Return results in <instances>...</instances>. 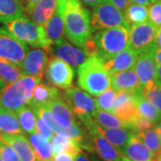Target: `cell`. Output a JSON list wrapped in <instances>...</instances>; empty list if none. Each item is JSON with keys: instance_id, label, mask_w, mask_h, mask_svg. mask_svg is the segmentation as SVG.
<instances>
[{"instance_id": "6da1fadb", "label": "cell", "mask_w": 161, "mask_h": 161, "mask_svg": "<svg viewBox=\"0 0 161 161\" xmlns=\"http://www.w3.org/2000/svg\"><path fill=\"white\" fill-rule=\"evenodd\" d=\"M57 9L63 17L66 39L76 47L83 48L94 32L90 12L82 7L80 0H58Z\"/></svg>"}, {"instance_id": "7a4b0ae2", "label": "cell", "mask_w": 161, "mask_h": 161, "mask_svg": "<svg viewBox=\"0 0 161 161\" xmlns=\"http://www.w3.org/2000/svg\"><path fill=\"white\" fill-rule=\"evenodd\" d=\"M78 85L90 95L98 96L111 85V76L97 56H91L78 66Z\"/></svg>"}, {"instance_id": "3957f363", "label": "cell", "mask_w": 161, "mask_h": 161, "mask_svg": "<svg viewBox=\"0 0 161 161\" xmlns=\"http://www.w3.org/2000/svg\"><path fill=\"white\" fill-rule=\"evenodd\" d=\"M40 81L38 77L24 75L16 81L6 85L0 92V107L16 112L28 103L36 84Z\"/></svg>"}, {"instance_id": "277c9868", "label": "cell", "mask_w": 161, "mask_h": 161, "mask_svg": "<svg viewBox=\"0 0 161 161\" xmlns=\"http://www.w3.org/2000/svg\"><path fill=\"white\" fill-rule=\"evenodd\" d=\"M92 39L96 56L104 61L129 47V30L123 27L99 30Z\"/></svg>"}, {"instance_id": "5b68a950", "label": "cell", "mask_w": 161, "mask_h": 161, "mask_svg": "<svg viewBox=\"0 0 161 161\" xmlns=\"http://www.w3.org/2000/svg\"><path fill=\"white\" fill-rule=\"evenodd\" d=\"M91 23L94 31L114 27H123L130 31L131 27L124 13L106 0H101L98 5L93 6Z\"/></svg>"}, {"instance_id": "8992f818", "label": "cell", "mask_w": 161, "mask_h": 161, "mask_svg": "<svg viewBox=\"0 0 161 161\" xmlns=\"http://www.w3.org/2000/svg\"><path fill=\"white\" fill-rule=\"evenodd\" d=\"M5 25L12 34L24 44L37 48H45L42 26L35 23L31 19L22 15Z\"/></svg>"}, {"instance_id": "52a82bcc", "label": "cell", "mask_w": 161, "mask_h": 161, "mask_svg": "<svg viewBox=\"0 0 161 161\" xmlns=\"http://www.w3.org/2000/svg\"><path fill=\"white\" fill-rule=\"evenodd\" d=\"M62 97L69 106L73 114H75L82 124L93 117L97 111L94 99L89 93L77 87L71 86L64 90Z\"/></svg>"}, {"instance_id": "ba28073f", "label": "cell", "mask_w": 161, "mask_h": 161, "mask_svg": "<svg viewBox=\"0 0 161 161\" xmlns=\"http://www.w3.org/2000/svg\"><path fill=\"white\" fill-rule=\"evenodd\" d=\"M158 27L150 21L133 24L129 31V47L137 54L154 52Z\"/></svg>"}, {"instance_id": "9c48e42d", "label": "cell", "mask_w": 161, "mask_h": 161, "mask_svg": "<svg viewBox=\"0 0 161 161\" xmlns=\"http://www.w3.org/2000/svg\"><path fill=\"white\" fill-rule=\"evenodd\" d=\"M45 74L48 83L61 90L70 88L75 79V71L72 66L58 58H51L48 60Z\"/></svg>"}, {"instance_id": "30bf717a", "label": "cell", "mask_w": 161, "mask_h": 161, "mask_svg": "<svg viewBox=\"0 0 161 161\" xmlns=\"http://www.w3.org/2000/svg\"><path fill=\"white\" fill-rule=\"evenodd\" d=\"M29 47L15 38L6 27H0V58L21 65Z\"/></svg>"}, {"instance_id": "8fae6325", "label": "cell", "mask_w": 161, "mask_h": 161, "mask_svg": "<svg viewBox=\"0 0 161 161\" xmlns=\"http://www.w3.org/2000/svg\"><path fill=\"white\" fill-rule=\"evenodd\" d=\"M112 114L125 123L128 128L131 129L133 121L140 115L133 93L124 91L116 92L112 108Z\"/></svg>"}, {"instance_id": "7c38bea8", "label": "cell", "mask_w": 161, "mask_h": 161, "mask_svg": "<svg viewBox=\"0 0 161 161\" xmlns=\"http://www.w3.org/2000/svg\"><path fill=\"white\" fill-rule=\"evenodd\" d=\"M47 53L50 58L62 59L73 67H78L87 58L83 50L70 44L64 38L55 41L47 50Z\"/></svg>"}, {"instance_id": "4fadbf2b", "label": "cell", "mask_w": 161, "mask_h": 161, "mask_svg": "<svg viewBox=\"0 0 161 161\" xmlns=\"http://www.w3.org/2000/svg\"><path fill=\"white\" fill-rule=\"evenodd\" d=\"M48 62V53L43 48H35L27 52L20 65L23 76H34L42 80Z\"/></svg>"}, {"instance_id": "5bb4252c", "label": "cell", "mask_w": 161, "mask_h": 161, "mask_svg": "<svg viewBox=\"0 0 161 161\" xmlns=\"http://www.w3.org/2000/svg\"><path fill=\"white\" fill-rule=\"evenodd\" d=\"M138 58V54L130 47L122 50L115 56L102 61L106 70L109 75L132 69Z\"/></svg>"}, {"instance_id": "9a60e30c", "label": "cell", "mask_w": 161, "mask_h": 161, "mask_svg": "<svg viewBox=\"0 0 161 161\" xmlns=\"http://www.w3.org/2000/svg\"><path fill=\"white\" fill-rule=\"evenodd\" d=\"M88 131L92 133L94 131L100 133L103 137L107 139L110 143L113 144L117 149L122 150L125 146L127 142L133 133L131 129L125 127H116V128H106L100 126L97 122L88 128ZM122 152V151H121Z\"/></svg>"}, {"instance_id": "2e32d148", "label": "cell", "mask_w": 161, "mask_h": 161, "mask_svg": "<svg viewBox=\"0 0 161 161\" xmlns=\"http://www.w3.org/2000/svg\"><path fill=\"white\" fill-rule=\"evenodd\" d=\"M133 67L142 86L154 81L157 72V63L154 59L153 52L139 54Z\"/></svg>"}, {"instance_id": "e0dca14e", "label": "cell", "mask_w": 161, "mask_h": 161, "mask_svg": "<svg viewBox=\"0 0 161 161\" xmlns=\"http://www.w3.org/2000/svg\"><path fill=\"white\" fill-rule=\"evenodd\" d=\"M2 139L14 148L21 161H37V156L29 140L23 133H0Z\"/></svg>"}, {"instance_id": "ac0fdd59", "label": "cell", "mask_w": 161, "mask_h": 161, "mask_svg": "<svg viewBox=\"0 0 161 161\" xmlns=\"http://www.w3.org/2000/svg\"><path fill=\"white\" fill-rule=\"evenodd\" d=\"M58 0H39L24 8L26 14L38 25H44L51 18L57 8Z\"/></svg>"}, {"instance_id": "d6986e66", "label": "cell", "mask_w": 161, "mask_h": 161, "mask_svg": "<svg viewBox=\"0 0 161 161\" xmlns=\"http://www.w3.org/2000/svg\"><path fill=\"white\" fill-rule=\"evenodd\" d=\"M41 26H42L43 40H44V46H45L44 49L47 52L52 44L55 41L63 38L64 33L63 17L57 8L51 18L47 22L46 24L41 25Z\"/></svg>"}, {"instance_id": "ffe728a7", "label": "cell", "mask_w": 161, "mask_h": 161, "mask_svg": "<svg viewBox=\"0 0 161 161\" xmlns=\"http://www.w3.org/2000/svg\"><path fill=\"white\" fill-rule=\"evenodd\" d=\"M121 151L124 156L132 161H154L156 158V156L134 132Z\"/></svg>"}, {"instance_id": "44dd1931", "label": "cell", "mask_w": 161, "mask_h": 161, "mask_svg": "<svg viewBox=\"0 0 161 161\" xmlns=\"http://www.w3.org/2000/svg\"><path fill=\"white\" fill-rule=\"evenodd\" d=\"M61 95L58 88L47 85L44 83H38L36 84L31 98H30L27 105L32 110L38 109L40 108H46L48 104L54 99H56Z\"/></svg>"}, {"instance_id": "7402d4cb", "label": "cell", "mask_w": 161, "mask_h": 161, "mask_svg": "<svg viewBox=\"0 0 161 161\" xmlns=\"http://www.w3.org/2000/svg\"><path fill=\"white\" fill-rule=\"evenodd\" d=\"M111 85L115 92H135L142 86L135 71L133 69L125 70L110 75Z\"/></svg>"}, {"instance_id": "603a6c76", "label": "cell", "mask_w": 161, "mask_h": 161, "mask_svg": "<svg viewBox=\"0 0 161 161\" xmlns=\"http://www.w3.org/2000/svg\"><path fill=\"white\" fill-rule=\"evenodd\" d=\"M45 108L51 112L58 125L63 128H67L75 123L73 112L62 97V94L51 101Z\"/></svg>"}, {"instance_id": "cb8c5ba5", "label": "cell", "mask_w": 161, "mask_h": 161, "mask_svg": "<svg viewBox=\"0 0 161 161\" xmlns=\"http://www.w3.org/2000/svg\"><path fill=\"white\" fill-rule=\"evenodd\" d=\"M91 134L93 136V144L95 150L102 159L105 161H122L124 155L120 150L110 143L98 132L94 131Z\"/></svg>"}, {"instance_id": "d4e9b609", "label": "cell", "mask_w": 161, "mask_h": 161, "mask_svg": "<svg viewBox=\"0 0 161 161\" xmlns=\"http://www.w3.org/2000/svg\"><path fill=\"white\" fill-rule=\"evenodd\" d=\"M52 149V157L58 155L60 152H69L73 155L77 156L80 151V143L73 139L54 133L50 139Z\"/></svg>"}, {"instance_id": "484cf974", "label": "cell", "mask_w": 161, "mask_h": 161, "mask_svg": "<svg viewBox=\"0 0 161 161\" xmlns=\"http://www.w3.org/2000/svg\"><path fill=\"white\" fill-rule=\"evenodd\" d=\"M23 11L21 0H0V23L6 24L22 16Z\"/></svg>"}, {"instance_id": "4316f807", "label": "cell", "mask_w": 161, "mask_h": 161, "mask_svg": "<svg viewBox=\"0 0 161 161\" xmlns=\"http://www.w3.org/2000/svg\"><path fill=\"white\" fill-rule=\"evenodd\" d=\"M30 143L34 150L37 161H52V149L49 141L41 136L38 132L29 134Z\"/></svg>"}, {"instance_id": "83f0119b", "label": "cell", "mask_w": 161, "mask_h": 161, "mask_svg": "<svg viewBox=\"0 0 161 161\" xmlns=\"http://www.w3.org/2000/svg\"><path fill=\"white\" fill-rule=\"evenodd\" d=\"M135 102L138 108L139 114L141 116L150 120L153 124H156L160 120V112L155 107L150 103L142 94V86L139 88L135 92H133Z\"/></svg>"}, {"instance_id": "f1b7e54d", "label": "cell", "mask_w": 161, "mask_h": 161, "mask_svg": "<svg viewBox=\"0 0 161 161\" xmlns=\"http://www.w3.org/2000/svg\"><path fill=\"white\" fill-rule=\"evenodd\" d=\"M0 133H23L16 113L2 107H0Z\"/></svg>"}, {"instance_id": "f546056e", "label": "cell", "mask_w": 161, "mask_h": 161, "mask_svg": "<svg viewBox=\"0 0 161 161\" xmlns=\"http://www.w3.org/2000/svg\"><path fill=\"white\" fill-rule=\"evenodd\" d=\"M20 126L23 133L27 135L36 132V115L34 111L29 106H23L16 112Z\"/></svg>"}, {"instance_id": "4dcf8cb0", "label": "cell", "mask_w": 161, "mask_h": 161, "mask_svg": "<svg viewBox=\"0 0 161 161\" xmlns=\"http://www.w3.org/2000/svg\"><path fill=\"white\" fill-rule=\"evenodd\" d=\"M23 76L21 69L16 64L0 58V80L6 85L19 80Z\"/></svg>"}, {"instance_id": "1f68e13d", "label": "cell", "mask_w": 161, "mask_h": 161, "mask_svg": "<svg viewBox=\"0 0 161 161\" xmlns=\"http://www.w3.org/2000/svg\"><path fill=\"white\" fill-rule=\"evenodd\" d=\"M145 146L156 156L158 158L161 155V140L158 133L157 132L155 128H150L145 131L138 132L135 133Z\"/></svg>"}, {"instance_id": "d6a6232c", "label": "cell", "mask_w": 161, "mask_h": 161, "mask_svg": "<svg viewBox=\"0 0 161 161\" xmlns=\"http://www.w3.org/2000/svg\"><path fill=\"white\" fill-rule=\"evenodd\" d=\"M124 15L127 22L133 25L146 22L149 18V13L146 6L132 3L125 9Z\"/></svg>"}, {"instance_id": "836d02e7", "label": "cell", "mask_w": 161, "mask_h": 161, "mask_svg": "<svg viewBox=\"0 0 161 161\" xmlns=\"http://www.w3.org/2000/svg\"><path fill=\"white\" fill-rule=\"evenodd\" d=\"M93 117L97 122V124L102 127H106V128L125 127V128H128L125 123H124L116 115L110 113V112L97 109Z\"/></svg>"}, {"instance_id": "e575fe53", "label": "cell", "mask_w": 161, "mask_h": 161, "mask_svg": "<svg viewBox=\"0 0 161 161\" xmlns=\"http://www.w3.org/2000/svg\"><path fill=\"white\" fill-rule=\"evenodd\" d=\"M142 94L150 103H151L161 113V87L155 81L142 86Z\"/></svg>"}, {"instance_id": "d590c367", "label": "cell", "mask_w": 161, "mask_h": 161, "mask_svg": "<svg viewBox=\"0 0 161 161\" xmlns=\"http://www.w3.org/2000/svg\"><path fill=\"white\" fill-rule=\"evenodd\" d=\"M115 97V92L110 88L106 90L102 93H100L98 96H97V98L94 99L97 109L104 110V111L112 113V108H113Z\"/></svg>"}, {"instance_id": "8d00e7d4", "label": "cell", "mask_w": 161, "mask_h": 161, "mask_svg": "<svg viewBox=\"0 0 161 161\" xmlns=\"http://www.w3.org/2000/svg\"><path fill=\"white\" fill-rule=\"evenodd\" d=\"M0 158L4 161H21L16 151L0 135Z\"/></svg>"}, {"instance_id": "74e56055", "label": "cell", "mask_w": 161, "mask_h": 161, "mask_svg": "<svg viewBox=\"0 0 161 161\" xmlns=\"http://www.w3.org/2000/svg\"><path fill=\"white\" fill-rule=\"evenodd\" d=\"M149 19L157 27L161 26V0H156L148 9Z\"/></svg>"}, {"instance_id": "f35d334b", "label": "cell", "mask_w": 161, "mask_h": 161, "mask_svg": "<svg viewBox=\"0 0 161 161\" xmlns=\"http://www.w3.org/2000/svg\"><path fill=\"white\" fill-rule=\"evenodd\" d=\"M153 125H154V124L152 122H150V120L139 115L132 124L131 130L134 133H136L138 132H142V131H145L147 129H150L151 127H153Z\"/></svg>"}, {"instance_id": "ab89813d", "label": "cell", "mask_w": 161, "mask_h": 161, "mask_svg": "<svg viewBox=\"0 0 161 161\" xmlns=\"http://www.w3.org/2000/svg\"><path fill=\"white\" fill-rule=\"evenodd\" d=\"M36 132L48 141H50V139L55 133L39 116H37L36 118Z\"/></svg>"}, {"instance_id": "60d3db41", "label": "cell", "mask_w": 161, "mask_h": 161, "mask_svg": "<svg viewBox=\"0 0 161 161\" xmlns=\"http://www.w3.org/2000/svg\"><path fill=\"white\" fill-rule=\"evenodd\" d=\"M76 156L69 152H60L58 155L52 157V161H75Z\"/></svg>"}, {"instance_id": "b9f144b4", "label": "cell", "mask_w": 161, "mask_h": 161, "mask_svg": "<svg viewBox=\"0 0 161 161\" xmlns=\"http://www.w3.org/2000/svg\"><path fill=\"white\" fill-rule=\"evenodd\" d=\"M106 1L109 2L110 4H112L121 11H125V9L130 5V0H106Z\"/></svg>"}, {"instance_id": "7bdbcfd3", "label": "cell", "mask_w": 161, "mask_h": 161, "mask_svg": "<svg viewBox=\"0 0 161 161\" xmlns=\"http://www.w3.org/2000/svg\"><path fill=\"white\" fill-rule=\"evenodd\" d=\"M155 83L157 85L161 87V64H158L157 66V72H156V76H155Z\"/></svg>"}, {"instance_id": "ee69618b", "label": "cell", "mask_w": 161, "mask_h": 161, "mask_svg": "<svg viewBox=\"0 0 161 161\" xmlns=\"http://www.w3.org/2000/svg\"><path fill=\"white\" fill-rule=\"evenodd\" d=\"M156 47L157 48H161V26L158 27L157 34H156Z\"/></svg>"}, {"instance_id": "f6af8a7d", "label": "cell", "mask_w": 161, "mask_h": 161, "mask_svg": "<svg viewBox=\"0 0 161 161\" xmlns=\"http://www.w3.org/2000/svg\"><path fill=\"white\" fill-rule=\"evenodd\" d=\"M153 56L156 63L158 64H161V48H156L155 51L153 52Z\"/></svg>"}, {"instance_id": "bcb514c9", "label": "cell", "mask_w": 161, "mask_h": 161, "mask_svg": "<svg viewBox=\"0 0 161 161\" xmlns=\"http://www.w3.org/2000/svg\"><path fill=\"white\" fill-rule=\"evenodd\" d=\"M130 2L134 3V4H139V5H142V6H150L151 1L150 0H130Z\"/></svg>"}, {"instance_id": "7dc6e473", "label": "cell", "mask_w": 161, "mask_h": 161, "mask_svg": "<svg viewBox=\"0 0 161 161\" xmlns=\"http://www.w3.org/2000/svg\"><path fill=\"white\" fill-rule=\"evenodd\" d=\"M75 161H91V159H89V158H88L85 154H83V153L80 151V153L76 156Z\"/></svg>"}, {"instance_id": "c3c4849f", "label": "cell", "mask_w": 161, "mask_h": 161, "mask_svg": "<svg viewBox=\"0 0 161 161\" xmlns=\"http://www.w3.org/2000/svg\"><path fill=\"white\" fill-rule=\"evenodd\" d=\"M81 1H82L85 5H87V6H96V5H98L101 0H81Z\"/></svg>"}, {"instance_id": "681fc988", "label": "cell", "mask_w": 161, "mask_h": 161, "mask_svg": "<svg viewBox=\"0 0 161 161\" xmlns=\"http://www.w3.org/2000/svg\"><path fill=\"white\" fill-rule=\"evenodd\" d=\"M38 1H39V0H21V2H22V4H23V6L24 8L27 7V6L33 5V4H35V3L38 2Z\"/></svg>"}, {"instance_id": "f907efd6", "label": "cell", "mask_w": 161, "mask_h": 161, "mask_svg": "<svg viewBox=\"0 0 161 161\" xmlns=\"http://www.w3.org/2000/svg\"><path fill=\"white\" fill-rule=\"evenodd\" d=\"M155 129L157 132L158 133V135H159V138L161 140V121H159L158 124H157V125L155 126Z\"/></svg>"}, {"instance_id": "816d5d0a", "label": "cell", "mask_w": 161, "mask_h": 161, "mask_svg": "<svg viewBox=\"0 0 161 161\" xmlns=\"http://www.w3.org/2000/svg\"><path fill=\"white\" fill-rule=\"evenodd\" d=\"M5 86H6L5 82H4L3 80H0V92H1L2 90H3V88H4V87H5Z\"/></svg>"}, {"instance_id": "f5cc1de1", "label": "cell", "mask_w": 161, "mask_h": 161, "mask_svg": "<svg viewBox=\"0 0 161 161\" xmlns=\"http://www.w3.org/2000/svg\"><path fill=\"white\" fill-rule=\"evenodd\" d=\"M122 161H132V160H130L129 158H127L125 156H124V157H123V159H122Z\"/></svg>"}, {"instance_id": "db71d44e", "label": "cell", "mask_w": 161, "mask_h": 161, "mask_svg": "<svg viewBox=\"0 0 161 161\" xmlns=\"http://www.w3.org/2000/svg\"><path fill=\"white\" fill-rule=\"evenodd\" d=\"M154 161H161V157H158V158H157V159H155Z\"/></svg>"}, {"instance_id": "11a10c76", "label": "cell", "mask_w": 161, "mask_h": 161, "mask_svg": "<svg viewBox=\"0 0 161 161\" xmlns=\"http://www.w3.org/2000/svg\"><path fill=\"white\" fill-rule=\"evenodd\" d=\"M151 2H154V1H156V0H150Z\"/></svg>"}, {"instance_id": "9f6ffc18", "label": "cell", "mask_w": 161, "mask_h": 161, "mask_svg": "<svg viewBox=\"0 0 161 161\" xmlns=\"http://www.w3.org/2000/svg\"><path fill=\"white\" fill-rule=\"evenodd\" d=\"M0 161H4V160H3V159H2V158H0Z\"/></svg>"}, {"instance_id": "6f0895ef", "label": "cell", "mask_w": 161, "mask_h": 161, "mask_svg": "<svg viewBox=\"0 0 161 161\" xmlns=\"http://www.w3.org/2000/svg\"><path fill=\"white\" fill-rule=\"evenodd\" d=\"M160 120H161V114H160Z\"/></svg>"}, {"instance_id": "680465c9", "label": "cell", "mask_w": 161, "mask_h": 161, "mask_svg": "<svg viewBox=\"0 0 161 161\" xmlns=\"http://www.w3.org/2000/svg\"><path fill=\"white\" fill-rule=\"evenodd\" d=\"M160 157H161V155H160Z\"/></svg>"}]
</instances>
